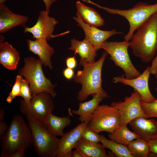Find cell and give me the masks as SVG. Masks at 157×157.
Here are the masks:
<instances>
[{
	"label": "cell",
	"mask_w": 157,
	"mask_h": 157,
	"mask_svg": "<svg viewBox=\"0 0 157 157\" xmlns=\"http://www.w3.org/2000/svg\"><path fill=\"white\" fill-rule=\"evenodd\" d=\"M134 34L130 47L133 54L143 62L149 63L157 52V12L141 25Z\"/></svg>",
	"instance_id": "6da1fadb"
},
{
	"label": "cell",
	"mask_w": 157,
	"mask_h": 157,
	"mask_svg": "<svg viewBox=\"0 0 157 157\" xmlns=\"http://www.w3.org/2000/svg\"><path fill=\"white\" fill-rule=\"evenodd\" d=\"M108 53L104 52L97 62L90 64H84L82 70L77 71L73 78L76 83H80L82 88L77 97L80 102L85 100L89 96L99 94L104 99L109 96L102 87L101 72L104 62Z\"/></svg>",
	"instance_id": "7a4b0ae2"
},
{
	"label": "cell",
	"mask_w": 157,
	"mask_h": 157,
	"mask_svg": "<svg viewBox=\"0 0 157 157\" xmlns=\"http://www.w3.org/2000/svg\"><path fill=\"white\" fill-rule=\"evenodd\" d=\"M0 138V157H8L17 151H25L31 145V130L19 115L13 117L7 130Z\"/></svg>",
	"instance_id": "3957f363"
},
{
	"label": "cell",
	"mask_w": 157,
	"mask_h": 157,
	"mask_svg": "<svg viewBox=\"0 0 157 157\" xmlns=\"http://www.w3.org/2000/svg\"><path fill=\"white\" fill-rule=\"evenodd\" d=\"M21 112L25 115L31 133V145L38 156L54 157L59 139L51 134L44 122L35 119L28 112Z\"/></svg>",
	"instance_id": "277c9868"
},
{
	"label": "cell",
	"mask_w": 157,
	"mask_h": 157,
	"mask_svg": "<svg viewBox=\"0 0 157 157\" xmlns=\"http://www.w3.org/2000/svg\"><path fill=\"white\" fill-rule=\"evenodd\" d=\"M85 2L110 13L118 15L125 18L129 23V28L128 33L124 36V39L128 41L131 40L135 31L153 14L157 12V3L150 4L139 2L132 8L120 10L101 6L90 0H85Z\"/></svg>",
	"instance_id": "5b68a950"
},
{
	"label": "cell",
	"mask_w": 157,
	"mask_h": 157,
	"mask_svg": "<svg viewBox=\"0 0 157 157\" xmlns=\"http://www.w3.org/2000/svg\"><path fill=\"white\" fill-rule=\"evenodd\" d=\"M24 60V65L19 69L18 73L28 82L32 95L45 92L54 98L57 94L54 90L56 85L53 84L45 76L40 59L31 56L25 58Z\"/></svg>",
	"instance_id": "8992f818"
},
{
	"label": "cell",
	"mask_w": 157,
	"mask_h": 157,
	"mask_svg": "<svg viewBox=\"0 0 157 157\" xmlns=\"http://www.w3.org/2000/svg\"><path fill=\"white\" fill-rule=\"evenodd\" d=\"M129 41L125 40L121 42L105 41L102 45V49L110 56V59L115 65L123 71L126 78L133 79L141 74L132 63L128 52Z\"/></svg>",
	"instance_id": "52a82bcc"
},
{
	"label": "cell",
	"mask_w": 157,
	"mask_h": 157,
	"mask_svg": "<svg viewBox=\"0 0 157 157\" xmlns=\"http://www.w3.org/2000/svg\"><path fill=\"white\" fill-rule=\"evenodd\" d=\"M121 122V114L117 108L103 104L96 109L87 126L98 133L102 131L110 133L119 127Z\"/></svg>",
	"instance_id": "ba28073f"
},
{
	"label": "cell",
	"mask_w": 157,
	"mask_h": 157,
	"mask_svg": "<svg viewBox=\"0 0 157 157\" xmlns=\"http://www.w3.org/2000/svg\"><path fill=\"white\" fill-rule=\"evenodd\" d=\"M51 97L46 92H39L32 95L29 106L24 100H22L20 110L26 111L35 119L44 122L47 115L52 113L54 109V104Z\"/></svg>",
	"instance_id": "9c48e42d"
},
{
	"label": "cell",
	"mask_w": 157,
	"mask_h": 157,
	"mask_svg": "<svg viewBox=\"0 0 157 157\" xmlns=\"http://www.w3.org/2000/svg\"><path fill=\"white\" fill-rule=\"evenodd\" d=\"M140 95L134 90L130 96L125 97L124 101L112 102L110 105L117 108L121 115L120 127L127 125L132 119L139 117L148 118L145 115L142 108Z\"/></svg>",
	"instance_id": "30bf717a"
},
{
	"label": "cell",
	"mask_w": 157,
	"mask_h": 157,
	"mask_svg": "<svg viewBox=\"0 0 157 157\" xmlns=\"http://www.w3.org/2000/svg\"><path fill=\"white\" fill-rule=\"evenodd\" d=\"M49 14L46 10L40 11L35 24L31 27H25L24 32L31 33L33 38L35 39H44L48 40L69 32L67 31L58 35H53L55 26L58 22L54 18L50 17Z\"/></svg>",
	"instance_id": "8fae6325"
},
{
	"label": "cell",
	"mask_w": 157,
	"mask_h": 157,
	"mask_svg": "<svg viewBox=\"0 0 157 157\" xmlns=\"http://www.w3.org/2000/svg\"><path fill=\"white\" fill-rule=\"evenodd\" d=\"M150 74V67H147L142 74L135 78L127 79L124 74H123L114 77L113 82L130 86L139 93L141 101L151 103L156 98L153 96L149 88V81Z\"/></svg>",
	"instance_id": "7c38bea8"
},
{
	"label": "cell",
	"mask_w": 157,
	"mask_h": 157,
	"mask_svg": "<svg viewBox=\"0 0 157 157\" xmlns=\"http://www.w3.org/2000/svg\"><path fill=\"white\" fill-rule=\"evenodd\" d=\"M85 123H81L74 129L64 133L59 139L54 157H72V149L81 139L82 132L87 126Z\"/></svg>",
	"instance_id": "4fadbf2b"
},
{
	"label": "cell",
	"mask_w": 157,
	"mask_h": 157,
	"mask_svg": "<svg viewBox=\"0 0 157 157\" xmlns=\"http://www.w3.org/2000/svg\"><path fill=\"white\" fill-rule=\"evenodd\" d=\"M73 19L77 23V25L83 30L85 38L95 47L97 51L101 49L103 43L110 37L115 34H123L120 31H117L115 29L109 31H104L90 25L84 21L77 12L76 17H74Z\"/></svg>",
	"instance_id": "5bb4252c"
},
{
	"label": "cell",
	"mask_w": 157,
	"mask_h": 157,
	"mask_svg": "<svg viewBox=\"0 0 157 157\" xmlns=\"http://www.w3.org/2000/svg\"><path fill=\"white\" fill-rule=\"evenodd\" d=\"M139 138L148 141L157 135V121L143 117L134 119L128 123Z\"/></svg>",
	"instance_id": "9a60e30c"
},
{
	"label": "cell",
	"mask_w": 157,
	"mask_h": 157,
	"mask_svg": "<svg viewBox=\"0 0 157 157\" xmlns=\"http://www.w3.org/2000/svg\"><path fill=\"white\" fill-rule=\"evenodd\" d=\"M27 16L12 12L4 3L0 5V33H3L18 26H26Z\"/></svg>",
	"instance_id": "2e32d148"
},
{
	"label": "cell",
	"mask_w": 157,
	"mask_h": 157,
	"mask_svg": "<svg viewBox=\"0 0 157 157\" xmlns=\"http://www.w3.org/2000/svg\"><path fill=\"white\" fill-rule=\"evenodd\" d=\"M47 40L44 39H38L35 40L28 39L26 42L29 50L38 56L42 65L52 69L51 57L55 53V50Z\"/></svg>",
	"instance_id": "e0dca14e"
},
{
	"label": "cell",
	"mask_w": 157,
	"mask_h": 157,
	"mask_svg": "<svg viewBox=\"0 0 157 157\" xmlns=\"http://www.w3.org/2000/svg\"><path fill=\"white\" fill-rule=\"evenodd\" d=\"M71 45L68 49L73 51L74 55L78 54L80 57L79 65L92 64L95 62L97 51L95 47L85 38L81 41L74 38L71 40Z\"/></svg>",
	"instance_id": "ac0fdd59"
},
{
	"label": "cell",
	"mask_w": 157,
	"mask_h": 157,
	"mask_svg": "<svg viewBox=\"0 0 157 157\" xmlns=\"http://www.w3.org/2000/svg\"><path fill=\"white\" fill-rule=\"evenodd\" d=\"M92 98L90 100L79 103L77 110H72V113L79 116L78 118L81 123L87 124L99 103L103 100L104 97L99 94H92Z\"/></svg>",
	"instance_id": "d6986e66"
},
{
	"label": "cell",
	"mask_w": 157,
	"mask_h": 157,
	"mask_svg": "<svg viewBox=\"0 0 157 157\" xmlns=\"http://www.w3.org/2000/svg\"><path fill=\"white\" fill-rule=\"evenodd\" d=\"M19 53L7 42H0V63L6 69H16L19 60Z\"/></svg>",
	"instance_id": "ffe728a7"
},
{
	"label": "cell",
	"mask_w": 157,
	"mask_h": 157,
	"mask_svg": "<svg viewBox=\"0 0 157 157\" xmlns=\"http://www.w3.org/2000/svg\"><path fill=\"white\" fill-rule=\"evenodd\" d=\"M75 148L79 151L83 157H109L106 152L105 148L99 142H91L81 138Z\"/></svg>",
	"instance_id": "44dd1931"
},
{
	"label": "cell",
	"mask_w": 157,
	"mask_h": 157,
	"mask_svg": "<svg viewBox=\"0 0 157 157\" xmlns=\"http://www.w3.org/2000/svg\"><path fill=\"white\" fill-rule=\"evenodd\" d=\"M69 116L60 117L50 113L44 122L50 133L53 136H62L64 133L63 131L71 123Z\"/></svg>",
	"instance_id": "7402d4cb"
},
{
	"label": "cell",
	"mask_w": 157,
	"mask_h": 157,
	"mask_svg": "<svg viewBox=\"0 0 157 157\" xmlns=\"http://www.w3.org/2000/svg\"><path fill=\"white\" fill-rule=\"evenodd\" d=\"M76 5L77 12L86 23L97 27L104 25V20L94 9L86 6L79 1L76 2Z\"/></svg>",
	"instance_id": "603a6c76"
},
{
	"label": "cell",
	"mask_w": 157,
	"mask_h": 157,
	"mask_svg": "<svg viewBox=\"0 0 157 157\" xmlns=\"http://www.w3.org/2000/svg\"><path fill=\"white\" fill-rule=\"evenodd\" d=\"M108 136L109 139L127 146L132 141L139 138L135 132L129 129L127 125L119 127L113 132L109 133Z\"/></svg>",
	"instance_id": "cb8c5ba5"
},
{
	"label": "cell",
	"mask_w": 157,
	"mask_h": 157,
	"mask_svg": "<svg viewBox=\"0 0 157 157\" xmlns=\"http://www.w3.org/2000/svg\"><path fill=\"white\" fill-rule=\"evenodd\" d=\"M101 142L105 148L110 149L117 157H133L127 146L117 143L106 138L103 135H100Z\"/></svg>",
	"instance_id": "d4e9b609"
},
{
	"label": "cell",
	"mask_w": 157,
	"mask_h": 157,
	"mask_svg": "<svg viewBox=\"0 0 157 157\" xmlns=\"http://www.w3.org/2000/svg\"><path fill=\"white\" fill-rule=\"evenodd\" d=\"M127 147L133 157H147L150 152L148 141L140 138L132 141Z\"/></svg>",
	"instance_id": "484cf974"
},
{
	"label": "cell",
	"mask_w": 157,
	"mask_h": 157,
	"mask_svg": "<svg viewBox=\"0 0 157 157\" xmlns=\"http://www.w3.org/2000/svg\"><path fill=\"white\" fill-rule=\"evenodd\" d=\"M20 91L19 96L22 97L25 102L29 106L32 94L28 82L25 78H23L22 76L20 81Z\"/></svg>",
	"instance_id": "4316f807"
},
{
	"label": "cell",
	"mask_w": 157,
	"mask_h": 157,
	"mask_svg": "<svg viewBox=\"0 0 157 157\" xmlns=\"http://www.w3.org/2000/svg\"><path fill=\"white\" fill-rule=\"evenodd\" d=\"M141 105L144 113L149 118H157V99L151 103H147L141 101Z\"/></svg>",
	"instance_id": "83f0119b"
},
{
	"label": "cell",
	"mask_w": 157,
	"mask_h": 157,
	"mask_svg": "<svg viewBox=\"0 0 157 157\" xmlns=\"http://www.w3.org/2000/svg\"><path fill=\"white\" fill-rule=\"evenodd\" d=\"M81 138L85 140L92 142H101L100 135L88 128L87 126L82 132Z\"/></svg>",
	"instance_id": "f1b7e54d"
},
{
	"label": "cell",
	"mask_w": 157,
	"mask_h": 157,
	"mask_svg": "<svg viewBox=\"0 0 157 157\" xmlns=\"http://www.w3.org/2000/svg\"><path fill=\"white\" fill-rule=\"evenodd\" d=\"M22 76L19 74L17 76L11 91L6 99V102L8 103H11L13 99L17 96H19L20 91V81Z\"/></svg>",
	"instance_id": "f546056e"
},
{
	"label": "cell",
	"mask_w": 157,
	"mask_h": 157,
	"mask_svg": "<svg viewBox=\"0 0 157 157\" xmlns=\"http://www.w3.org/2000/svg\"><path fill=\"white\" fill-rule=\"evenodd\" d=\"M148 141L150 152L157 154V135Z\"/></svg>",
	"instance_id": "4dcf8cb0"
},
{
	"label": "cell",
	"mask_w": 157,
	"mask_h": 157,
	"mask_svg": "<svg viewBox=\"0 0 157 157\" xmlns=\"http://www.w3.org/2000/svg\"><path fill=\"white\" fill-rule=\"evenodd\" d=\"M75 55L72 57H68L66 59V63L67 67L74 69L76 67L77 62Z\"/></svg>",
	"instance_id": "1f68e13d"
},
{
	"label": "cell",
	"mask_w": 157,
	"mask_h": 157,
	"mask_svg": "<svg viewBox=\"0 0 157 157\" xmlns=\"http://www.w3.org/2000/svg\"><path fill=\"white\" fill-rule=\"evenodd\" d=\"M63 74L67 80H69L73 78L74 76V71L73 69L67 67L64 70Z\"/></svg>",
	"instance_id": "d6a6232c"
},
{
	"label": "cell",
	"mask_w": 157,
	"mask_h": 157,
	"mask_svg": "<svg viewBox=\"0 0 157 157\" xmlns=\"http://www.w3.org/2000/svg\"><path fill=\"white\" fill-rule=\"evenodd\" d=\"M150 72L151 74L155 75L157 73V55L152 61L150 67Z\"/></svg>",
	"instance_id": "836d02e7"
},
{
	"label": "cell",
	"mask_w": 157,
	"mask_h": 157,
	"mask_svg": "<svg viewBox=\"0 0 157 157\" xmlns=\"http://www.w3.org/2000/svg\"><path fill=\"white\" fill-rule=\"evenodd\" d=\"M8 127L7 124L5 122L3 121H0V137L6 132Z\"/></svg>",
	"instance_id": "e575fe53"
},
{
	"label": "cell",
	"mask_w": 157,
	"mask_h": 157,
	"mask_svg": "<svg viewBox=\"0 0 157 157\" xmlns=\"http://www.w3.org/2000/svg\"><path fill=\"white\" fill-rule=\"evenodd\" d=\"M58 0H42L45 4V10L48 13H50V10L51 6L54 2Z\"/></svg>",
	"instance_id": "d590c367"
},
{
	"label": "cell",
	"mask_w": 157,
	"mask_h": 157,
	"mask_svg": "<svg viewBox=\"0 0 157 157\" xmlns=\"http://www.w3.org/2000/svg\"><path fill=\"white\" fill-rule=\"evenodd\" d=\"M24 151H25L23 150L17 151L10 155L8 157H24Z\"/></svg>",
	"instance_id": "8d00e7d4"
},
{
	"label": "cell",
	"mask_w": 157,
	"mask_h": 157,
	"mask_svg": "<svg viewBox=\"0 0 157 157\" xmlns=\"http://www.w3.org/2000/svg\"><path fill=\"white\" fill-rule=\"evenodd\" d=\"M72 157H83V156L79 151L76 149L74 151H72Z\"/></svg>",
	"instance_id": "74e56055"
},
{
	"label": "cell",
	"mask_w": 157,
	"mask_h": 157,
	"mask_svg": "<svg viewBox=\"0 0 157 157\" xmlns=\"http://www.w3.org/2000/svg\"><path fill=\"white\" fill-rule=\"evenodd\" d=\"M4 115V110L2 108L0 109V121H3Z\"/></svg>",
	"instance_id": "f35d334b"
},
{
	"label": "cell",
	"mask_w": 157,
	"mask_h": 157,
	"mask_svg": "<svg viewBox=\"0 0 157 157\" xmlns=\"http://www.w3.org/2000/svg\"><path fill=\"white\" fill-rule=\"evenodd\" d=\"M5 38L2 35H0V42H3Z\"/></svg>",
	"instance_id": "ab89813d"
},
{
	"label": "cell",
	"mask_w": 157,
	"mask_h": 157,
	"mask_svg": "<svg viewBox=\"0 0 157 157\" xmlns=\"http://www.w3.org/2000/svg\"><path fill=\"white\" fill-rule=\"evenodd\" d=\"M6 0H0V5L4 3Z\"/></svg>",
	"instance_id": "60d3db41"
},
{
	"label": "cell",
	"mask_w": 157,
	"mask_h": 157,
	"mask_svg": "<svg viewBox=\"0 0 157 157\" xmlns=\"http://www.w3.org/2000/svg\"><path fill=\"white\" fill-rule=\"evenodd\" d=\"M156 94H157V98L156 99H157V80L156 81Z\"/></svg>",
	"instance_id": "b9f144b4"
},
{
	"label": "cell",
	"mask_w": 157,
	"mask_h": 157,
	"mask_svg": "<svg viewBox=\"0 0 157 157\" xmlns=\"http://www.w3.org/2000/svg\"><path fill=\"white\" fill-rule=\"evenodd\" d=\"M155 76L156 78H157V73L156 75H155Z\"/></svg>",
	"instance_id": "7bdbcfd3"
}]
</instances>
